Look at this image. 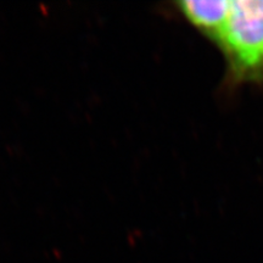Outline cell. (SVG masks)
Here are the masks:
<instances>
[{
	"mask_svg": "<svg viewBox=\"0 0 263 263\" xmlns=\"http://www.w3.org/2000/svg\"><path fill=\"white\" fill-rule=\"evenodd\" d=\"M219 49L236 83H263V0H230Z\"/></svg>",
	"mask_w": 263,
	"mask_h": 263,
	"instance_id": "cell-1",
	"label": "cell"
},
{
	"mask_svg": "<svg viewBox=\"0 0 263 263\" xmlns=\"http://www.w3.org/2000/svg\"><path fill=\"white\" fill-rule=\"evenodd\" d=\"M177 8L207 39L219 47L228 21L230 0H182Z\"/></svg>",
	"mask_w": 263,
	"mask_h": 263,
	"instance_id": "cell-2",
	"label": "cell"
}]
</instances>
